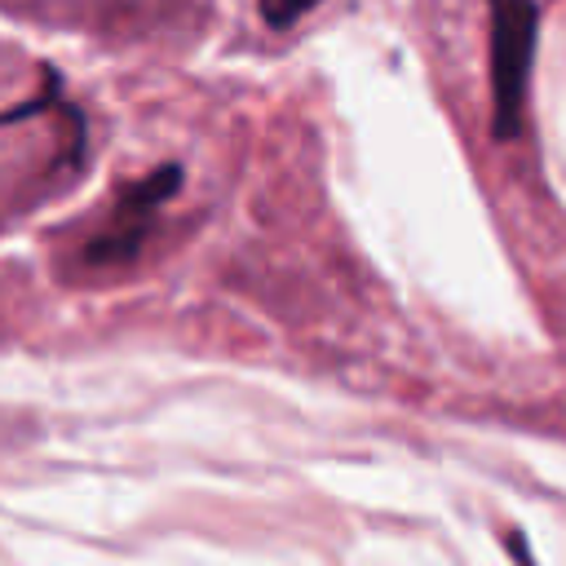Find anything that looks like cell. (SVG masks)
<instances>
[{
	"instance_id": "obj_1",
	"label": "cell",
	"mask_w": 566,
	"mask_h": 566,
	"mask_svg": "<svg viewBox=\"0 0 566 566\" xmlns=\"http://www.w3.org/2000/svg\"><path fill=\"white\" fill-rule=\"evenodd\" d=\"M539 40L535 0H491V137L513 142L526 124V84Z\"/></svg>"
},
{
	"instance_id": "obj_2",
	"label": "cell",
	"mask_w": 566,
	"mask_h": 566,
	"mask_svg": "<svg viewBox=\"0 0 566 566\" xmlns=\"http://www.w3.org/2000/svg\"><path fill=\"white\" fill-rule=\"evenodd\" d=\"M150 230H155V212L115 203L111 226L84 243V261H88V265H106V270H111V265H128V261L142 256V243H146Z\"/></svg>"
},
{
	"instance_id": "obj_3",
	"label": "cell",
	"mask_w": 566,
	"mask_h": 566,
	"mask_svg": "<svg viewBox=\"0 0 566 566\" xmlns=\"http://www.w3.org/2000/svg\"><path fill=\"white\" fill-rule=\"evenodd\" d=\"M314 4H323V0H261V13H265V22L274 27V31H287L296 18H305Z\"/></svg>"
},
{
	"instance_id": "obj_4",
	"label": "cell",
	"mask_w": 566,
	"mask_h": 566,
	"mask_svg": "<svg viewBox=\"0 0 566 566\" xmlns=\"http://www.w3.org/2000/svg\"><path fill=\"white\" fill-rule=\"evenodd\" d=\"M53 97H57V71H53V66H44V93H40V97H27V102H18L13 111H0V124H18V119L35 115V111H44Z\"/></svg>"
},
{
	"instance_id": "obj_5",
	"label": "cell",
	"mask_w": 566,
	"mask_h": 566,
	"mask_svg": "<svg viewBox=\"0 0 566 566\" xmlns=\"http://www.w3.org/2000/svg\"><path fill=\"white\" fill-rule=\"evenodd\" d=\"M509 553H517L522 562H531V548L522 544V535H509Z\"/></svg>"
}]
</instances>
